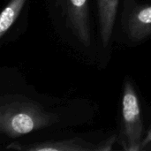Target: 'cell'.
Returning <instances> with one entry per match:
<instances>
[{
	"instance_id": "1",
	"label": "cell",
	"mask_w": 151,
	"mask_h": 151,
	"mask_svg": "<svg viewBox=\"0 0 151 151\" xmlns=\"http://www.w3.org/2000/svg\"><path fill=\"white\" fill-rule=\"evenodd\" d=\"M58 121V115L27 97L9 96L1 100L0 131L10 138L46 128Z\"/></svg>"
},
{
	"instance_id": "2",
	"label": "cell",
	"mask_w": 151,
	"mask_h": 151,
	"mask_svg": "<svg viewBox=\"0 0 151 151\" xmlns=\"http://www.w3.org/2000/svg\"><path fill=\"white\" fill-rule=\"evenodd\" d=\"M119 142L126 151H140L143 141V121L140 101L130 81H126L121 98Z\"/></svg>"
},
{
	"instance_id": "3",
	"label": "cell",
	"mask_w": 151,
	"mask_h": 151,
	"mask_svg": "<svg viewBox=\"0 0 151 151\" xmlns=\"http://www.w3.org/2000/svg\"><path fill=\"white\" fill-rule=\"evenodd\" d=\"M67 27L84 46L91 43L88 0H60Z\"/></svg>"
},
{
	"instance_id": "4",
	"label": "cell",
	"mask_w": 151,
	"mask_h": 151,
	"mask_svg": "<svg viewBox=\"0 0 151 151\" xmlns=\"http://www.w3.org/2000/svg\"><path fill=\"white\" fill-rule=\"evenodd\" d=\"M123 28L128 39L141 42L151 35V3L136 4L124 8Z\"/></svg>"
},
{
	"instance_id": "5",
	"label": "cell",
	"mask_w": 151,
	"mask_h": 151,
	"mask_svg": "<svg viewBox=\"0 0 151 151\" xmlns=\"http://www.w3.org/2000/svg\"><path fill=\"white\" fill-rule=\"evenodd\" d=\"M8 149L26 151H97V145L80 137L58 140L47 141L42 142H35L26 146H18L12 143L8 146Z\"/></svg>"
},
{
	"instance_id": "6",
	"label": "cell",
	"mask_w": 151,
	"mask_h": 151,
	"mask_svg": "<svg viewBox=\"0 0 151 151\" xmlns=\"http://www.w3.org/2000/svg\"><path fill=\"white\" fill-rule=\"evenodd\" d=\"M119 0H96L100 37L104 46H107L111 41Z\"/></svg>"
},
{
	"instance_id": "7",
	"label": "cell",
	"mask_w": 151,
	"mask_h": 151,
	"mask_svg": "<svg viewBox=\"0 0 151 151\" xmlns=\"http://www.w3.org/2000/svg\"><path fill=\"white\" fill-rule=\"evenodd\" d=\"M27 0H10L0 14V38L7 34L13 26Z\"/></svg>"
},
{
	"instance_id": "8",
	"label": "cell",
	"mask_w": 151,
	"mask_h": 151,
	"mask_svg": "<svg viewBox=\"0 0 151 151\" xmlns=\"http://www.w3.org/2000/svg\"><path fill=\"white\" fill-rule=\"evenodd\" d=\"M116 135H113L108 139L102 141L100 143L97 144V151H109L112 150V146L116 141Z\"/></svg>"
},
{
	"instance_id": "9",
	"label": "cell",
	"mask_w": 151,
	"mask_h": 151,
	"mask_svg": "<svg viewBox=\"0 0 151 151\" xmlns=\"http://www.w3.org/2000/svg\"><path fill=\"white\" fill-rule=\"evenodd\" d=\"M150 145H151V127L150 129L149 130V132H148L147 136L143 138V141H142V143L141 150H143L148 149Z\"/></svg>"
}]
</instances>
